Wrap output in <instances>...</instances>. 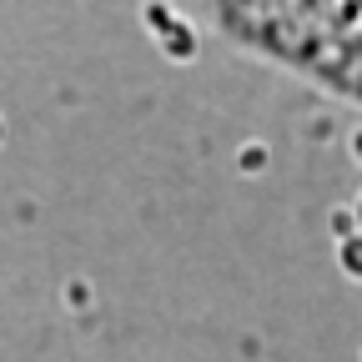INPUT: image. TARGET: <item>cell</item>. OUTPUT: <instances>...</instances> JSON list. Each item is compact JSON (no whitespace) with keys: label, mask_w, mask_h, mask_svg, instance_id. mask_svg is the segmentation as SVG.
I'll use <instances>...</instances> for the list:
<instances>
[{"label":"cell","mask_w":362,"mask_h":362,"mask_svg":"<svg viewBox=\"0 0 362 362\" xmlns=\"http://www.w3.org/2000/svg\"><path fill=\"white\" fill-rule=\"evenodd\" d=\"M342 267H347V277H362V237L357 242L352 237L342 242Z\"/></svg>","instance_id":"obj_1"},{"label":"cell","mask_w":362,"mask_h":362,"mask_svg":"<svg viewBox=\"0 0 362 362\" xmlns=\"http://www.w3.org/2000/svg\"><path fill=\"white\" fill-rule=\"evenodd\" d=\"M357 221H362V206H357Z\"/></svg>","instance_id":"obj_2"}]
</instances>
